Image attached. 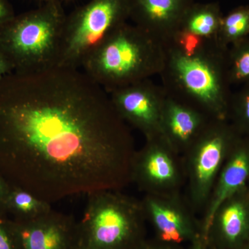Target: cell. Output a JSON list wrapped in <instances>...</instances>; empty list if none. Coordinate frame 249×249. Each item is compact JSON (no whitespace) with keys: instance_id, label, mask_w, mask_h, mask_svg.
Listing matches in <instances>:
<instances>
[{"instance_id":"obj_10","label":"cell","mask_w":249,"mask_h":249,"mask_svg":"<svg viewBox=\"0 0 249 249\" xmlns=\"http://www.w3.org/2000/svg\"><path fill=\"white\" fill-rule=\"evenodd\" d=\"M141 201L146 220L160 242L173 245L192 243L201 235L200 222L181 193L145 194Z\"/></svg>"},{"instance_id":"obj_3","label":"cell","mask_w":249,"mask_h":249,"mask_svg":"<svg viewBox=\"0 0 249 249\" xmlns=\"http://www.w3.org/2000/svg\"><path fill=\"white\" fill-rule=\"evenodd\" d=\"M165 56L163 42L126 22L85 60L81 70L109 93L160 75Z\"/></svg>"},{"instance_id":"obj_8","label":"cell","mask_w":249,"mask_h":249,"mask_svg":"<svg viewBox=\"0 0 249 249\" xmlns=\"http://www.w3.org/2000/svg\"><path fill=\"white\" fill-rule=\"evenodd\" d=\"M131 181L145 194L180 193L186 184L182 156L163 137L145 139L132 160Z\"/></svg>"},{"instance_id":"obj_25","label":"cell","mask_w":249,"mask_h":249,"mask_svg":"<svg viewBox=\"0 0 249 249\" xmlns=\"http://www.w3.org/2000/svg\"><path fill=\"white\" fill-rule=\"evenodd\" d=\"M11 70L12 67L9 60L5 56L3 52L0 50V80L4 78Z\"/></svg>"},{"instance_id":"obj_7","label":"cell","mask_w":249,"mask_h":249,"mask_svg":"<svg viewBox=\"0 0 249 249\" xmlns=\"http://www.w3.org/2000/svg\"><path fill=\"white\" fill-rule=\"evenodd\" d=\"M224 120L213 119L182 155L186 196L195 213L204 212L231 150V136Z\"/></svg>"},{"instance_id":"obj_15","label":"cell","mask_w":249,"mask_h":249,"mask_svg":"<svg viewBox=\"0 0 249 249\" xmlns=\"http://www.w3.org/2000/svg\"><path fill=\"white\" fill-rule=\"evenodd\" d=\"M242 190L224 201L214 214L206 237L213 249L235 245L248 232L249 206L241 196Z\"/></svg>"},{"instance_id":"obj_6","label":"cell","mask_w":249,"mask_h":249,"mask_svg":"<svg viewBox=\"0 0 249 249\" xmlns=\"http://www.w3.org/2000/svg\"><path fill=\"white\" fill-rule=\"evenodd\" d=\"M132 0H90L67 16L57 67L81 70L90 55L127 22Z\"/></svg>"},{"instance_id":"obj_9","label":"cell","mask_w":249,"mask_h":249,"mask_svg":"<svg viewBox=\"0 0 249 249\" xmlns=\"http://www.w3.org/2000/svg\"><path fill=\"white\" fill-rule=\"evenodd\" d=\"M118 114L138 129L145 139L162 135V116L166 93L161 85L142 80L109 93Z\"/></svg>"},{"instance_id":"obj_18","label":"cell","mask_w":249,"mask_h":249,"mask_svg":"<svg viewBox=\"0 0 249 249\" xmlns=\"http://www.w3.org/2000/svg\"><path fill=\"white\" fill-rule=\"evenodd\" d=\"M249 34V6H240L223 16L217 41L227 47L228 44H235L243 40Z\"/></svg>"},{"instance_id":"obj_17","label":"cell","mask_w":249,"mask_h":249,"mask_svg":"<svg viewBox=\"0 0 249 249\" xmlns=\"http://www.w3.org/2000/svg\"><path fill=\"white\" fill-rule=\"evenodd\" d=\"M6 212L9 211L14 214L16 222H25L40 217L53 209L50 203L31 192L11 185L6 197Z\"/></svg>"},{"instance_id":"obj_4","label":"cell","mask_w":249,"mask_h":249,"mask_svg":"<svg viewBox=\"0 0 249 249\" xmlns=\"http://www.w3.org/2000/svg\"><path fill=\"white\" fill-rule=\"evenodd\" d=\"M67 16L59 1L12 19L0 27V50L18 73L57 67Z\"/></svg>"},{"instance_id":"obj_23","label":"cell","mask_w":249,"mask_h":249,"mask_svg":"<svg viewBox=\"0 0 249 249\" xmlns=\"http://www.w3.org/2000/svg\"><path fill=\"white\" fill-rule=\"evenodd\" d=\"M10 186L11 185L0 174V215H5L6 212V200Z\"/></svg>"},{"instance_id":"obj_19","label":"cell","mask_w":249,"mask_h":249,"mask_svg":"<svg viewBox=\"0 0 249 249\" xmlns=\"http://www.w3.org/2000/svg\"><path fill=\"white\" fill-rule=\"evenodd\" d=\"M235 45L228 56L229 80L235 83L249 81V42L242 40Z\"/></svg>"},{"instance_id":"obj_21","label":"cell","mask_w":249,"mask_h":249,"mask_svg":"<svg viewBox=\"0 0 249 249\" xmlns=\"http://www.w3.org/2000/svg\"><path fill=\"white\" fill-rule=\"evenodd\" d=\"M237 103V114L242 123L249 126V89L245 91L238 98Z\"/></svg>"},{"instance_id":"obj_20","label":"cell","mask_w":249,"mask_h":249,"mask_svg":"<svg viewBox=\"0 0 249 249\" xmlns=\"http://www.w3.org/2000/svg\"><path fill=\"white\" fill-rule=\"evenodd\" d=\"M0 249H22L15 221L0 215Z\"/></svg>"},{"instance_id":"obj_27","label":"cell","mask_w":249,"mask_h":249,"mask_svg":"<svg viewBox=\"0 0 249 249\" xmlns=\"http://www.w3.org/2000/svg\"><path fill=\"white\" fill-rule=\"evenodd\" d=\"M46 2L47 1H59V2H60V1H66V0H45Z\"/></svg>"},{"instance_id":"obj_26","label":"cell","mask_w":249,"mask_h":249,"mask_svg":"<svg viewBox=\"0 0 249 249\" xmlns=\"http://www.w3.org/2000/svg\"><path fill=\"white\" fill-rule=\"evenodd\" d=\"M192 249H213L210 247L207 242H205L201 237L196 238L194 242H192Z\"/></svg>"},{"instance_id":"obj_1","label":"cell","mask_w":249,"mask_h":249,"mask_svg":"<svg viewBox=\"0 0 249 249\" xmlns=\"http://www.w3.org/2000/svg\"><path fill=\"white\" fill-rule=\"evenodd\" d=\"M0 97V171L47 202L121 191L135 147L109 93L83 70L19 73Z\"/></svg>"},{"instance_id":"obj_5","label":"cell","mask_w":249,"mask_h":249,"mask_svg":"<svg viewBox=\"0 0 249 249\" xmlns=\"http://www.w3.org/2000/svg\"><path fill=\"white\" fill-rule=\"evenodd\" d=\"M78 222V249H134L145 240L142 201L120 191L92 193Z\"/></svg>"},{"instance_id":"obj_16","label":"cell","mask_w":249,"mask_h":249,"mask_svg":"<svg viewBox=\"0 0 249 249\" xmlns=\"http://www.w3.org/2000/svg\"><path fill=\"white\" fill-rule=\"evenodd\" d=\"M222 18L218 3L195 2L187 11L180 30L205 39H217Z\"/></svg>"},{"instance_id":"obj_22","label":"cell","mask_w":249,"mask_h":249,"mask_svg":"<svg viewBox=\"0 0 249 249\" xmlns=\"http://www.w3.org/2000/svg\"><path fill=\"white\" fill-rule=\"evenodd\" d=\"M134 249H178V245H170L157 240L155 242L142 240Z\"/></svg>"},{"instance_id":"obj_14","label":"cell","mask_w":249,"mask_h":249,"mask_svg":"<svg viewBox=\"0 0 249 249\" xmlns=\"http://www.w3.org/2000/svg\"><path fill=\"white\" fill-rule=\"evenodd\" d=\"M249 177V150L239 146L229 152L214 183L200 222L201 236L206 240L211 222L221 205L243 189Z\"/></svg>"},{"instance_id":"obj_24","label":"cell","mask_w":249,"mask_h":249,"mask_svg":"<svg viewBox=\"0 0 249 249\" xmlns=\"http://www.w3.org/2000/svg\"><path fill=\"white\" fill-rule=\"evenodd\" d=\"M14 18L9 5L4 0H0V27Z\"/></svg>"},{"instance_id":"obj_12","label":"cell","mask_w":249,"mask_h":249,"mask_svg":"<svg viewBox=\"0 0 249 249\" xmlns=\"http://www.w3.org/2000/svg\"><path fill=\"white\" fill-rule=\"evenodd\" d=\"M195 0H132L129 19L133 24L163 44L181 29Z\"/></svg>"},{"instance_id":"obj_2","label":"cell","mask_w":249,"mask_h":249,"mask_svg":"<svg viewBox=\"0 0 249 249\" xmlns=\"http://www.w3.org/2000/svg\"><path fill=\"white\" fill-rule=\"evenodd\" d=\"M164 66L160 74L168 96L194 106L213 119L225 120L229 109L227 47L217 39L184 53L165 44Z\"/></svg>"},{"instance_id":"obj_13","label":"cell","mask_w":249,"mask_h":249,"mask_svg":"<svg viewBox=\"0 0 249 249\" xmlns=\"http://www.w3.org/2000/svg\"><path fill=\"white\" fill-rule=\"evenodd\" d=\"M213 119L198 108L166 94L162 116V135L182 156Z\"/></svg>"},{"instance_id":"obj_11","label":"cell","mask_w":249,"mask_h":249,"mask_svg":"<svg viewBox=\"0 0 249 249\" xmlns=\"http://www.w3.org/2000/svg\"><path fill=\"white\" fill-rule=\"evenodd\" d=\"M15 222L22 249H78V222L70 214L52 209L32 220Z\"/></svg>"}]
</instances>
